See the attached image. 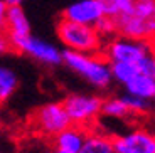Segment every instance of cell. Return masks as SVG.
<instances>
[{"label":"cell","mask_w":155,"mask_h":153,"mask_svg":"<svg viewBox=\"0 0 155 153\" xmlns=\"http://www.w3.org/2000/svg\"><path fill=\"white\" fill-rule=\"evenodd\" d=\"M103 15L125 39L155 42V0H98Z\"/></svg>","instance_id":"obj_1"},{"label":"cell","mask_w":155,"mask_h":153,"mask_svg":"<svg viewBox=\"0 0 155 153\" xmlns=\"http://www.w3.org/2000/svg\"><path fill=\"white\" fill-rule=\"evenodd\" d=\"M62 64L98 89H106L113 81L110 62L106 59L94 57L91 54L64 49L62 50Z\"/></svg>","instance_id":"obj_2"},{"label":"cell","mask_w":155,"mask_h":153,"mask_svg":"<svg viewBox=\"0 0 155 153\" xmlns=\"http://www.w3.org/2000/svg\"><path fill=\"white\" fill-rule=\"evenodd\" d=\"M58 37L66 46V49L84 54L98 52L101 49V42H103L101 34L94 27L71 22L62 17L58 22Z\"/></svg>","instance_id":"obj_3"},{"label":"cell","mask_w":155,"mask_h":153,"mask_svg":"<svg viewBox=\"0 0 155 153\" xmlns=\"http://www.w3.org/2000/svg\"><path fill=\"white\" fill-rule=\"evenodd\" d=\"M12 44V50L25 54L31 59L41 62L44 66H58L62 62V50L58 46L47 42L41 37L29 35H8Z\"/></svg>","instance_id":"obj_4"},{"label":"cell","mask_w":155,"mask_h":153,"mask_svg":"<svg viewBox=\"0 0 155 153\" xmlns=\"http://www.w3.org/2000/svg\"><path fill=\"white\" fill-rule=\"evenodd\" d=\"M62 104L74 126L88 130L101 115L103 99L94 94H69Z\"/></svg>","instance_id":"obj_5"},{"label":"cell","mask_w":155,"mask_h":153,"mask_svg":"<svg viewBox=\"0 0 155 153\" xmlns=\"http://www.w3.org/2000/svg\"><path fill=\"white\" fill-rule=\"evenodd\" d=\"M32 123L41 135L51 138H56L61 131H64L73 125L64 104L56 103V101L46 103L41 108H37L34 113V118H32Z\"/></svg>","instance_id":"obj_6"},{"label":"cell","mask_w":155,"mask_h":153,"mask_svg":"<svg viewBox=\"0 0 155 153\" xmlns=\"http://www.w3.org/2000/svg\"><path fill=\"white\" fill-rule=\"evenodd\" d=\"M155 49L150 42L143 41H132V39H115L105 47V56L108 62H130L140 66Z\"/></svg>","instance_id":"obj_7"},{"label":"cell","mask_w":155,"mask_h":153,"mask_svg":"<svg viewBox=\"0 0 155 153\" xmlns=\"http://www.w3.org/2000/svg\"><path fill=\"white\" fill-rule=\"evenodd\" d=\"M115 153H155V131L132 128L113 138Z\"/></svg>","instance_id":"obj_8"},{"label":"cell","mask_w":155,"mask_h":153,"mask_svg":"<svg viewBox=\"0 0 155 153\" xmlns=\"http://www.w3.org/2000/svg\"><path fill=\"white\" fill-rule=\"evenodd\" d=\"M61 17L66 20H71V22H76V24L96 27V24L105 15H103V12L100 8L98 0H78V2L68 5L62 10Z\"/></svg>","instance_id":"obj_9"},{"label":"cell","mask_w":155,"mask_h":153,"mask_svg":"<svg viewBox=\"0 0 155 153\" xmlns=\"http://www.w3.org/2000/svg\"><path fill=\"white\" fill-rule=\"evenodd\" d=\"M86 136L88 130L71 125L54 138V150H59L62 153H79L86 142Z\"/></svg>","instance_id":"obj_10"},{"label":"cell","mask_w":155,"mask_h":153,"mask_svg":"<svg viewBox=\"0 0 155 153\" xmlns=\"http://www.w3.org/2000/svg\"><path fill=\"white\" fill-rule=\"evenodd\" d=\"M7 34L8 35H29L31 34V22H29L22 5L8 7Z\"/></svg>","instance_id":"obj_11"},{"label":"cell","mask_w":155,"mask_h":153,"mask_svg":"<svg viewBox=\"0 0 155 153\" xmlns=\"http://www.w3.org/2000/svg\"><path fill=\"white\" fill-rule=\"evenodd\" d=\"M79 153H115L113 138L100 131H88L86 142Z\"/></svg>","instance_id":"obj_12"},{"label":"cell","mask_w":155,"mask_h":153,"mask_svg":"<svg viewBox=\"0 0 155 153\" xmlns=\"http://www.w3.org/2000/svg\"><path fill=\"white\" fill-rule=\"evenodd\" d=\"M153 86H155V77L147 76V74H140L135 79H132L128 84H125L127 94L137 96V98H143L150 101L153 98Z\"/></svg>","instance_id":"obj_13"},{"label":"cell","mask_w":155,"mask_h":153,"mask_svg":"<svg viewBox=\"0 0 155 153\" xmlns=\"http://www.w3.org/2000/svg\"><path fill=\"white\" fill-rule=\"evenodd\" d=\"M101 115L106 118L113 119H128L133 118L130 108L127 106V103L123 101V98H108L103 99V106H101Z\"/></svg>","instance_id":"obj_14"},{"label":"cell","mask_w":155,"mask_h":153,"mask_svg":"<svg viewBox=\"0 0 155 153\" xmlns=\"http://www.w3.org/2000/svg\"><path fill=\"white\" fill-rule=\"evenodd\" d=\"M17 86H19V77L15 71L0 64V103H5L15 93Z\"/></svg>","instance_id":"obj_15"},{"label":"cell","mask_w":155,"mask_h":153,"mask_svg":"<svg viewBox=\"0 0 155 153\" xmlns=\"http://www.w3.org/2000/svg\"><path fill=\"white\" fill-rule=\"evenodd\" d=\"M110 66H111L113 79L121 86L128 84V83H130L132 79H135L137 76L143 74L142 71H140L138 66L130 64V62H110Z\"/></svg>","instance_id":"obj_16"},{"label":"cell","mask_w":155,"mask_h":153,"mask_svg":"<svg viewBox=\"0 0 155 153\" xmlns=\"http://www.w3.org/2000/svg\"><path fill=\"white\" fill-rule=\"evenodd\" d=\"M123 101L127 103V106L130 108L133 116H138V115H145L150 108V101L148 99H143V98H137V96H132V94H125L121 96Z\"/></svg>","instance_id":"obj_17"},{"label":"cell","mask_w":155,"mask_h":153,"mask_svg":"<svg viewBox=\"0 0 155 153\" xmlns=\"http://www.w3.org/2000/svg\"><path fill=\"white\" fill-rule=\"evenodd\" d=\"M98 32L101 34V37L103 35H108V34H113L115 32V25H113V20L108 19V17H103V19L100 20V22L96 24V27H94Z\"/></svg>","instance_id":"obj_18"},{"label":"cell","mask_w":155,"mask_h":153,"mask_svg":"<svg viewBox=\"0 0 155 153\" xmlns=\"http://www.w3.org/2000/svg\"><path fill=\"white\" fill-rule=\"evenodd\" d=\"M7 15H8V5L5 0H0V31L7 32Z\"/></svg>","instance_id":"obj_19"},{"label":"cell","mask_w":155,"mask_h":153,"mask_svg":"<svg viewBox=\"0 0 155 153\" xmlns=\"http://www.w3.org/2000/svg\"><path fill=\"white\" fill-rule=\"evenodd\" d=\"M10 50H12V44L10 39H8V34L0 31V57L5 56L7 52H10Z\"/></svg>","instance_id":"obj_20"},{"label":"cell","mask_w":155,"mask_h":153,"mask_svg":"<svg viewBox=\"0 0 155 153\" xmlns=\"http://www.w3.org/2000/svg\"><path fill=\"white\" fill-rule=\"evenodd\" d=\"M8 7H15V5H22L24 0H5Z\"/></svg>","instance_id":"obj_21"},{"label":"cell","mask_w":155,"mask_h":153,"mask_svg":"<svg viewBox=\"0 0 155 153\" xmlns=\"http://www.w3.org/2000/svg\"><path fill=\"white\" fill-rule=\"evenodd\" d=\"M49 153H62V151H59V150H51Z\"/></svg>","instance_id":"obj_22"},{"label":"cell","mask_w":155,"mask_h":153,"mask_svg":"<svg viewBox=\"0 0 155 153\" xmlns=\"http://www.w3.org/2000/svg\"><path fill=\"white\" fill-rule=\"evenodd\" d=\"M152 99H153V101H155V86H153V98H152Z\"/></svg>","instance_id":"obj_23"},{"label":"cell","mask_w":155,"mask_h":153,"mask_svg":"<svg viewBox=\"0 0 155 153\" xmlns=\"http://www.w3.org/2000/svg\"><path fill=\"white\" fill-rule=\"evenodd\" d=\"M34 153H49V151H34Z\"/></svg>","instance_id":"obj_24"}]
</instances>
